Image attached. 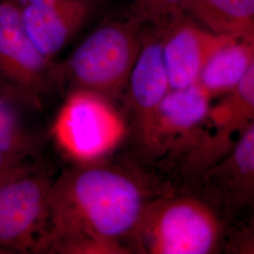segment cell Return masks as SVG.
Returning a JSON list of instances; mask_svg holds the SVG:
<instances>
[{
	"label": "cell",
	"instance_id": "8fae6325",
	"mask_svg": "<svg viewBox=\"0 0 254 254\" xmlns=\"http://www.w3.org/2000/svg\"><path fill=\"white\" fill-rule=\"evenodd\" d=\"M99 0H15L28 35L54 61L94 14Z\"/></svg>",
	"mask_w": 254,
	"mask_h": 254
},
{
	"label": "cell",
	"instance_id": "3957f363",
	"mask_svg": "<svg viewBox=\"0 0 254 254\" xmlns=\"http://www.w3.org/2000/svg\"><path fill=\"white\" fill-rule=\"evenodd\" d=\"M143 23L135 14L96 27L61 67L63 76L69 77L73 89L92 91L112 102L123 99L142 44Z\"/></svg>",
	"mask_w": 254,
	"mask_h": 254
},
{
	"label": "cell",
	"instance_id": "9a60e30c",
	"mask_svg": "<svg viewBox=\"0 0 254 254\" xmlns=\"http://www.w3.org/2000/svg\"><path fill=\"white\" fill-rule=\"evenodd\" d=\"M20 104L26 103L13 93L0 91V152L34 160L40 142L26 127Z\"/></svg>",
	"mask_w": 254,
	"mask_h": 254
},
{
	"label": "cell",
	"instance_id": "277c9868",
	"mask_svg": "<svg viewBox=\"0 0 254 254\" xmlns=\"http://www.w3.org/2000/svg\"><path fill=\"white\" fill-rule=\"evenodd\" d=\"M128 128L114 102L92 91L73 89L56 118L53 134L64 154L77 163H89L102 160L116 148Z\"/></svg>",
	"mask_w": 254,
	"mask_h": 254
},
{
	"label": "cell",
	"instance_id": "52a82bcc",
	"mask_svg": "<svg viewBox=\"0 0 254 254\" xmlns=\"http://www.w3.org/2000/svg\"><path fill=\"white\" fill-rule=\"evenodd\" d=\"M212 101L199 84L169 91L157 111L143 157L166 158L186 168L204 136Z\"/></svg>",
	"mask_w": 254,
	"mask_h": 254
},
{
	"label": "cell",
	"instance_id": "7c38bea8",
	"mask_svg": "<svg viewBox=\"0 0 254 254\" xmlns=\"http://www.w3.org/2000/svg\"><path fill=\"white\" fill-rule=\"evenodd\" d=\"M200 176L224 208L246 218L254 217V122Z\"/></svg>",
	"mask_w": 254,
	"mask_h": 254
},
{
	"label": "cell",
	"instance_id": "6da1fadb",
	"mask_svg": "<svg viewBox=\"0 0 254 254\" xmlns=\"http://www.w3.org/2000/svg\"><path fill=\"white\" fill-rule=\"evenodd\" d=\"M174 190L135 164L77 163L53 182L44 254H133L148 204Z\"/></svg>",
	"mask_w": 254,
	"mask_h": 254
},
{
	"label": "cell",
	"instance_id": "5b68a950",
	"mask_svg": "<svg viewBox=\"0 0 254 254\" xmlns=\"http://www.w3.org/2000/svg\"><path fill=\"white\" fill-rule=\"evenodd\" d=\"M52 185L39 164L0 184V254H44Z\"/></svg>",
	"mask_w": 254,
	"mask_h": 254
},
{
	"label": "cell",
	"instance_id": "d6986e66",
	"mask_svg": "<svg viewBox=\"0 0 254 254\" xmlns=\"http://www.w3.org/2000/svg\"><path fill=\"white\" fill-rule=\"evenodd\" d=\"M0 91H8V92H10V93H13V94H15L14 92H12L11 91H9V89H7L1 82H0ZM16 95V94H15Z\"/></svg>",
	"mask_w": 254,
	"mask_h": 254
},
{
	"label": "cell",
	"instance_id": "7a4b0ae2",
	"mask_svg": "<svg viewBox=\"0 0 254 254\" xmlns=\"http://www.w3.org/2000/svg\"><path fill=\"white\" fill-rule=\"evenodd\" d=\"M227 233L224 220L209 201L174 190L148 204L133 254H219Z\"/></svg>",
	"mask_w": 254,
	"mask_h": 254
},
{
	"label": "cell",
	"instance_id": "30bf717a",
	"mask_svg": "<svg viewBox=\"0 0 254 254\" xmlns=\"http://www.w3.org/2000/svg\"><path fill=\"white\" fill-rule=\"evenodd\" d=\"M254 122V59L233 91L209 109L205 133L186 171L200 175L216 163Z\"/></svg>",
	"mask_w": 254,
	"mask_h": 254
},
{
	"label": "cell",
	"instance_id": "8992f818",
	"mask_svg": "<svg viewBox=\"0 0 254 254\" xmlns=\"http://www.w3.org/2000/svg\"><path fill=\"white\" fill-rule=\"evenodd\" d=\"M61 77V66L47 59L28 35L15 0H1L0 82L27 105L40 107L42 95Z\"/></svg>",
	"mask_w": 254,
	"mask_h": 254
},
{
	"label": "cell",
	"instance_id": "9c48e42d",
	"mask_svg": "<svg viewBox=\"0 0 254 254\" xmlns=\"http://www.w3.org/2000/svg\"><path fill=\"white\" fill-rule=\"evenodd\" d=\"M157 28L172 90L198 84L209 59L235 37L202 28L183 11Z\"/></svg>",
	"mask_w": 254,
	"mask_h": 254
},
{
	"label": "cell",
	"instance_id": "2e32d148",
	"mask_svg": "<svg viewBox=\"0 0 254 254\" xmlns=\"http://www.w3.org/2000/svg\"><path fill=\"white\" fill-rule=\"evenodd\" d=\"M135 12L144 22L160 26L182 12L185 0H130Z\"/></svg>",
	"mask_w": 254,
	"mask_h": 254
},
{
	"label": "cell",
	"instance_id": "e0dca14e",
	"mask_svg": "<svg viewBox=\"0 0 254 254\" xmlns=\"http://www.w3.org/2000/svg\"><path fill=\"white\" fill-rule=\"evenodd\" d=\"M223 251L229 254H254V217L246 218L228 230Z\"/></svg>",
	"mask_w": 254,
	"mask_h": 254
},
{
	"label": "cell",
	"instance_id": "ac0fdd59",
	"mask_svg": "<svg viewBox=\"0 0 254 254\" xmlns=\"http://www.w3.org/2000/svg\"><path fill=\"white\" fill-rule=\"evenodd\" d=\"M32 159L0 152V184L34 168Z\"/></svg>",
	"mask_w": 254,
	"mask_h": 254
},
{
	"label": "cell",
	"instance_id": "ba28073f",
	"mask_svg": "<svg viewBox=\"0 0 254 254\" xmlns=\"http://www.w3.org/2000/svg\"><path fill=\"white\" fill-rule=\"evenodd\" d=\"M171 90L159 32L153 27L144 31L123 96L128 127L142 156L149 145L158 109Z\"/></svg>",
	"mask_w": 254,
	"mask_h": 254
},
{
	"label": "cell",
	"instance_id": "5bb4252c",
	"mask_svg": "<svg viewBox=\"0 0 254 254\" xmlns=\"http://www.w3.org/2000/svg\"><path fill=\"white\" fill-rule=\"evenodd\" d=\"M182 11L214 33L254 36V0H185Z\"/></svg>",
	"mask_w": 254,
	"mask_h": 254
},
{
	"label": "cell",
	"instance_id": "ffe728a7",
	"mask_svg": "<svg viewBox=\"0 0 254 254\" xmlns=\"http://www.w3.org/2000/svg\"><path fill=\"white\" fill-rule=\"evenodd\" d=\"M0 1H1V0H0Z\"/></svg>",
	"mask_w": 254,
	"mask_h": 254
},
{
	"label": "cell",
	"instance_id": "4fadbf2b",
	"mask_svg": "<svg viewBox=\"0 0 254 254\" xmlns=\"http://www.w3.org/2000/svg\"><path fill=\"white\" fill-rule=\"evenodd\" d=\"M254 59V36L235 38L219 48L203 67L198 84L213 100L233 91Z\"/></svg>",
	"mask_w": 254,
	"mask_h": 254
}]
</instances>
